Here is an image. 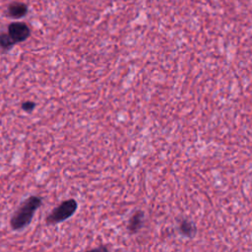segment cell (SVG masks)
<instances>
[{
	"label": "cell",
	"mask_w": 252,
	"mask_h": 252,
	"mask_svg": "<svg viewBox=\"0 0 252 252\" xmlns=\"http://www.w3.org/2000/svg\"><path fill=\"white\" fill-rule=\"evenodd\" d=\"M42 198L32 195L25 199L10 219V226L13 230H21L27 227L31 222L35 212L41 207Z\"/></svg>",
	"instance_id": "cell-1"
},
{
	"label": "cell",
	"mask_w": 252,
	"mask_h": 252,
	"mask_svg": "<svg viewBox=\"0 0 252 252\" xmlns=\"http://www.w3.org/2000/svg\"><path fill=\"white\" fill-rule=\"evenodd\" d=\"M78 209V203L75 199H67L62 201L57 207L53 208L45 218V223L53 225L60 223L71 218Z\"/></svg>",
	"instance_id": "cell-2"
},
{
	"label": "cell",
	"mask_w": 252,
	"mask_h": 252,
	"mask_svg": "<svg viewBox=\"0 0 252 252\" xmlns=\"http://www.w3.org/2000/svg\"><path fill=\"white\" fill-rule=\"evenodd\" d=\"M8 33L16 43H19L27 40L30 37L31 29L23 22H14L9 25Z\"/></svg>",
	"instance_id": "cell-3"
},
{
	"label": "cell",
	"mask_w": 252,
	"mask_h": 252,
	"mask_svg": "<svg viewBox=\"0 0 252 252\" xmlns=\"http://www.w3.org/2000/svg\"><path fill=\"white\" fill-rule=\"evenodd\" d=\"M145 221V213L142 210H136L128 220L127 230L134 234L141 230Z\"/></svg>",
	"instance_id": "cell-4"
},
{
	"label": "cell",
	"mask_w": 252,
	"mask_h": 252,
	"mask_svg": "<svg viewBox=\"0 0 252 252\" xmlns=\"http://www.w3.org/2000/svg\"><path fill=\"white\" fill-rule=\"evenodd\" d=\"M178 230L183 236L193 238L196 235L197 227L192 220L188 219H180L178 220Z\"/></svg>",
	"instance_id": "cell-5"
},
{
	"label": "cell",
	"mask_w": 252,
	"mask_h": 252,
	"mask_svg": "<svg viewBox=\"0 0 252 252\" xmlns=\"http://www.w3.org/2000/svg\"><path fill=\"white\" fill-rule=\"evenodd\" d=\"M9 16L14 19H21L28 13V6L23 2H12L8 7Z\"/></svg>",
	"instance_id": "cell-6"
},
{
	"label": "cell",
	"mask_w": 252,
	"mask_h": 252,
	"mask_svg": "<svg viewBox=\"0 0 252 252\" xmlns=\"http://www.w3.org/2000/svg\"><path fill=\"white\" fill-rule=\"evenodd\" d=\"M16 42L12 39L8 32H1L0 33V47L4 50H10Z\"/></svg>",
	"instance_id": "cell-7"
},
{
	"label": "cell",
	"mask_w": 252,
	"mask_h": 252,
	"mask_svg": "<svg viewBox=\"0 0 252 252\" xmlns=\"http://www.w3.org/2000/svg\"><path fill=\"white\" fill-rule=\"evenodd\" d=\"M35 102L34 101H32V100H26V101H24V102H22V104H21V107H22V109L24 110V111H26V112H32L33 109H34V107H35Z\"/></svg>",
	"instance_id": "cell-8"
},
{
	"label": "cell",
	"mask_w": 252,
	"mask_h": 252,
	"mask_svg": "<svg viewBox=\"0 0 252 252\" xmlns=\"http://www.w3.org/2000/svg\"><path fill=\"white\" fill-rule=\"evenodd\" d=\"M96 250H107L108 248L107 247H105V246H100V247H97V248H95Z\"/></svg>",
	"instance_id": "cell-9"
}]
</instances>
